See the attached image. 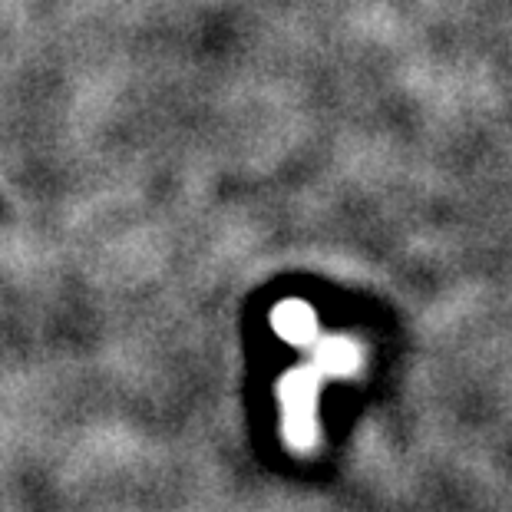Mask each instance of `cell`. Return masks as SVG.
<instances>
[{"instance_id": "6da1fadb", "label": "cell", "mask_w": 512, "mask_h": 512, "mask_svg": "<svg viewBox=\"0 0 512 512\" xmlns=\"http://www.w3.org/2000/svg\"><path fill=\"white\" fill-rule=\"evenodd\" d=\"M275 324L291 341H304L314 328V318H311V308H304V304H285V308H278Z\"/></svg>"}]
</instances>
